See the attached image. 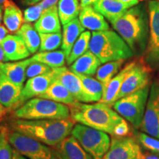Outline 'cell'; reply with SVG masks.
<instances>
[{
    "label": "cell",
    "instance_id": "ba28073f",
    "mask_svg": "<svg viewBox=\"0 0 159 159\" xmlns=\"http://www.w3.org/2000/svg\"><path fill=\"white\" fill-rule=\"evenodd\" d=\"M13 148L28 159H59L52 148L17 131L10 133Z\"/></svg>",
    "mask_w": 159,
    "mask_h": 159
},
{
    "label": "cell",
    "instance_id": "ee69618b",
    "mask_svg": "<svg viewBox=\"0 0 159 159\" xmlns=\"http://www.w3.org/2000/svg\"><path fill=\"white\" fill-rule=\"evenodd\" d=\"M0 62H6L5 52H4L1 43H0Z\"/></svg>",
    "mask_w": 159,
    "mask_h": 159
},
{
    "label": "cell",
    "instance_id": "6da1fadb",
    "mask_svg": "<svg viewBox=\"0 0 159 159\" xmlns=\"http://www.w3.org/2000/svg\"><path fill=\"white\" fill-rule=\"evenodd\" d=\"M109 21L115 31L128 43L135 56H143L150 33L148 5L138 4Z\"/></svg>",
    "mask_w": 159,
    "mask_h": 159
},
{
    "label": "cell",
    "instance_id": "f546056e",
    "mask_svg": "<svg viewBox=\"0 0 159 159\" xmlns=\"http://www.w3.org/2000/svg\"><path fill=\"white\" fill-rule=\"evenodd\" d=\"M34 61L44 63L52 68L64 66L66 55L63 50L39 52L31 57Z\"/></svg>",
    "mask_w": 159,
    "mask_h": 159
},
{
    "label": "cell",
    "instance_id": "cb8c5ba5",
    "mask_svg": "<svg viewBox=\"0 0 159 159\" xmlns=\"http://www.w3.org/2000/svg\"><path fill=\"white\" fill-rule=\"evenodd\" d=\"M39 97L51 99L55 102L67 105L68 106H71L78 102L71 94L70 91L57 80L52 83L45 92Z\"/></svg>",
    "mask_w": 159,
    "mask_h": 159
},
{
    "label": "cell",
    "instance_id": "7bdbcfd3",
    "mask_svg": "<svg viewBox=\"0 0 159 159\" xmlns=\"http://www.w3.org/2000/svg\"><path fill=\"white\" fill-rule=\"evenodd\" d=\"M12 159H28V158H26L25 156H24L23 155H21L20 152H19L17 150H16L14 149V150H13V158Z\"/></svg>",
    "mask_w": 159,
    "mask_h": 159
},
{
    "label": "cell",
    "instance_id": "d590c367",
    "mask_svg": "<svg viewBox=\"0 0 159 159\" xmlns=\"http://www.w3.org/2000/svg\"><path fill=\"white\" fill-rule=\"evenodd\" d=\"M33 61V60H32ZM52 68L44 63L33 61L30 63L26 70V77L27 79L39 76V75L46 74L50 71Z\"/></svg>",
    "mask_w": 159,
    "mask_h": 159
},
{
    "label": "cell",
    "instance_id": "4fadbf2b",
    "mask_svg": "<svg viewBox=\"0 0 159 159\" xmlns=\"http://www.w3.org/2000/svg\"><path fill=\"white\" fill-rule=\"evenodd\" d=\"M60 71H61V67L52 68L50 71L46 74L27 80L22 88L21 98L16 108H19L26 101L41 96L49 88V85L56 80Z\"/></svg>",
    "mask_w": 159,
    "mask_h": 159
},
{
    "label": "cell",
    "instance_id": "5bb4252c",
    "mask_svg": "<svg viewBox=\"0 0 159 159\" xmlns=\"http://www.w3.org/2000/svg\"><path fill=\"white\" fill-rule=\"evenodd\" d=\"M52 148L59 159H94L72 135Z\"/></svg>",
    "mask_w": 159,
    "mask_h": 159
},
{
    "label": "cell",
    "instance_id": "836d02e7",
    "mask_svg": "<svg viewBox=\"0 0 159 159\" xmlns=\"http://www.w3.org/2000/svg\"><path fill=\"white\" fill-rule=\"evenodd\" d=\"M11 131L5 125H1L0 128V159L13 158L14 148L10 142L9 136Z\"/></svg>",
    "mask_w": 159,
    "mask_h": 159
},
{
    "label": "cell",
    "instance_id": "bcb514c9",
    "mask_svg": "<svg viewBox=\"0 0 159 159\" xmlns=\"http://www.w3.org/2000/svg\"><path fill=\"white\" fill-rule=\"evenodd\" d=\"M24 4L27 5H34V4L39 3L42 0H22Z\"/></svg>",
    "mask_w": 159,
    "mask_h": 159
},
{
    "label": "cell",
    "instance_id": "e575fe53",
    "mask_svg": "<svg viewBox=\"0 0 159 159\" xmlns=\"http://www.w3.org/2000/svg\"><path fill=\"white\" fill-rule=\"evenodd\" d=\"M134 136L145 150L159 154V139L139 131H134Z\"/></svg>",
    "mask_w": 159,
    "mask_h": 159
},
{
    "label": "cell",
    "instance_id": "e0dca14e",
    "mask_svg": "<svg viewBox=\"0 0 159 159\" xmlns=\"http://www.w3.org/2000/svg\"><path fill=\"white\" fill-rule=\"evenodd\" d=\"M32 58L13 62H0V75L4 76L11 82L20 86H24L26 79V70Z\"/></svg>",
    "mask_w": 159,
    "mask_h": 159
},
{
    "label": "cell",
    "instance_id": "5b68a950",
    "mask_svg": "<svg viewBox=\"0 0 159 159\" xmlns=\"http://www.w3.org/2000/svg\"><path fill=\"white\" fill-rule=\"evenodd\" d=\"M13 116L20 119H66L71 118L67 105L51 99L34 97L13 111Z\"/></svg>",
    "mask_w": 159,
    "mask_h": 159
},
{
    "label": "cell",
    "instance_id": "681fc988",
    "mask_svg": "<svg viewBox=\"0 0 159 159\" xmlns=\"http://www.w3.org/2000/svg\"><path fill=\"white\" fill-rule=\"evenodd\" d=\"M7 0H0V6H3Z\"/></svg>",
    "mask_w": 159,
    "mask_h": 159
},
{
    "label": "cell",
    "instance_id": "f1b7e54d",
    "mask_svg": "<svg viewBox=\"0 0 159 159\" xmlns=\"http://www.w3.org/2000/svg\"><path fill=\"white\" fill-rule=\"evenodd\" d=\"M77 75L82 82L83 89L90 98L91 102H99L104 92V84L89 75L81 74H77Z\"/></svg>",
    "mask_w": 159,
    "mask_h": 159
},
{
    "label": "cell",
    "instance_id": "816d5d0a",
    "mask_svg": "<svg viewBox=\"0 0 159 159\" xmlns=\"http://www.w3.org/2000/svg\"><path fill=\"white\" fill-rule=\"evenodd\" d=\"M0 128H1V125H0Z\"/></svg>",
    "mask_w": 159,
    "mask_h": 159
},
{
    "label": "cell",
    "instance_id": "83f0119b",
    "mask_svg": "<svg viewBox=\"0 0 159 159\" xmlns=\"http://www.w3.org/2000/svg\"><path fill=\"white\" fill-rule=\"evenodd\" d=\"M81 8L79 0H59L57 10L61 24L66 25L77 19Z\"/></svg>",
    "mask_w": 159,
    "mask_h": 159
},
{
    "label": "cell",
    "instance_id": "f6af8a7d",
    "mask_svg": "<svg viewBox=\"0 0 159 159\" xmlns=\"http://www.w3.org/2000/svg\"><path fill=\"white\" fill-rule=\"evenodd\" d=\"M118 1L125 4H130V5H132L133 6H135L138 5L139 0H118Z\"/></svg>",
    "mask_w": 159,
    "mask_h": 159
},
{
    "label": "cell",
    "instance_id": "d6986e66",
    "mask_svg": "<svg viewBox=\"0 0 159 159\" xmlns=\"http://www.w3.org/2000/svg\"><path fill=\"white\" fill-rule=\"evenodd\" d=\"M34 27L39 33H61V22L57 5H54L45 9L35 21Z\"/></svg>",
    "mask_w": 159,
    "mask_h": 159
},
{
    "label": "cell",
    "instance_id": "1f68e13d",
    "mask_svg": "<svg viewBox=\"0 0 159 159\" xmlns=\"http://www.w3.org/2000/svg\"><path fill=\"white\" fill-rule=\"evenodd\" d=\"M91 38L90 31H84L80 35L73 45L69 56L66 57L67 65L70 66L76 60L86 52L89 49V43Z\"/></svg>",
    "mask_w": 159,
    "mask_h": 159
},
{
    "label": "cell",
    "instance_id": "d6a6232c",
    "mask_svg": "<svg viewBox=\"0 0 159 159\" xmlns=\"http://www.w3.org/2000/svg\"><path fill=\"white\" fill-rule=\"evenodd\" d=\"M41 38L39 52H47L57 50L62 44L61 33H39Z\"/></svg>",
    "mask_w": 159,
    "mask_h": 159
},
{
    "label": "cell",
    "instance_id": "d4e9b609",
    "mask_svg": "<svg viewBox=\"0 0 159 159\" xmlns=\"http://www.w3.org/2000/svg\"><path fill=\"white\" fill-rule=\"evenodd\" d=\"M84 31L85 28L81 25L79 19H75L69 23L63 25L61 48L65 52L66 57L69 56L75 41Z\"/></svg>",
    "mask_w": 159,
    "mask_h": 159
},
{
    "label": "cell",
    "instance_id": "9a60e30c",
    "mask_svg": "<svg viewBox=\"0 0 159 159\" xmlns=\"http://www.w3.org/2000/svg\"><path fill=\"white\" fill-rule=\"evenodd\" d=\"M57 80L60 81L74 96L78 102L83 103L91 102L88 94L83 89L82 82L77 74L66 67H61V71Z\"/></svg>",
    "mask_w": 159,
    "mask_h": 159
},
{
    "label": "cell",
    "instance_id": "8992f818",
    "mask_svg": "<svg viewBox=\"0 0 159 159\" xmlns=\"http://www.w3.org/2000/svg\"><path fill=\"white\" fill-rule=\"evenodd\" d=\"M150 85L149 84L128 96L119 99L112 105L113 108L136 129L140 128L142 125Z\"/></svg>",
    "mask_w": 159,
    "mask_h": 159
},
{
    "label": "cell",
    "instance_id": "44dd1931",
    "mask_svg": "<svg viewBox=\"0 0 159 159\" xmlns=\"http://www.w3.org/2000/svg\"><path fill=\"white\" fill-rule=\"evenodd\" d=\"M78 18L83 27L89 30L96 32L108 30L110 29L105 17L91 5L82 7Z\"/></svg>",
    "mask_w": 159,
    "mask_h": 159
},
{
    "label": "cell",
    "instance_id": "484cf974",
    "mask_svg": "<svg viewBox=\"0 0 159 159\" xmlns=\"http://www.w3.org/2000/svg\"><path fill=\"white\" fill-rule=\"evenodd\" d=\"M3 7L4 25L9 32L17 33L25 21L22 12L11 0H7Z\"/></svg>",
    "mask_w": 159,
    "mask_h": 159
},
{
    "label": "cell",
    "instance_id": "8fae6325",
    "mask_svg": "<svg viewBox=\"0 0 159 159\" xmlns=\"http://www.w3.org/2000/svg\"><path fill=\"white\" fill-rule=\"evenodd\" d=\"M152 71V69L144 62L143 59L135 61L134 66L122 83L116 101L150 84Z\"/></svg>",
    "mask_w": 159,
    "mask_h": 159
},
{
    "label": "cell",
    "instance_id": "7c38bea8",
    "mask_svg": "<svg viewBox=\"0 0 159 159\" xmlns=\"http://www.w3.org/2000/svg\"><path fill=\"white\" fill-rule=\"evenodd\" d=\"M142 153L140 144L134 136H112L110 148L102 159H139Z\"/></svg>",
    "mask_w": 159,
    "mask_h": 159
},
{
    "label": "cell",
    "instance_id": "7402d4cb",
    "mask_svg": "<svg viewBox=\"0 0 159 159\" xmlns=\"http://www.w3.org/2000/svg\"><path fill=\"white\" fill-rule=\"evenodd\" d=\"M101 64L102 63L98 57L89 49L82 56L71 63L69 69L77 74L92 76L96 74Z\"/></svg>",
    "mask_w": 159,
    "mask_h": 159
},
{
    "label": "cell",
    "instance_id": "7a4b0ae2",
    "mask_svg": "<svg viewBox=\"0 0 159 159\" xmlns=\"http://www.w3.org/2000/svg\"><path fill=\"white\" fill-rule=\"evenodd\" d=\"M75 122L66 119H20L11 123L14 131L54 148L71 134Z\"/></svg>",
    "mask_w": 159,
    "mask_h": 159
},
{
    "label": "cell",
    "instance_id": "b9f144b4",
    "mask_svg": "<svg viewBox=\"0 0 159 159\" xmlns=\"http://www.w3.org/2000/svg\"><path fill=\"white\" fill-rule=\"evenodd\" d=\"M80 2L81 7H84L86 6L94 5L97 2V0H80Z\"/></svg>",
    "mask_w": 159,
    "mask_h": 159
},
{
    "label": "cell",
    "instance_id": "3957f363",
    "mask_svg": "<svg viewBox=\"0 0 159 159\" xmlns=\"http://www.w3.org/2000/svg\"><path fill=\"white\" fill-rule=\"evenodd\" d=\"M75 122L103 131L112 136L116 125L124 119L110 105L103 102L87 104L77 102L69 106Z\"/></svg>",
    "mask_w": 159,
    "mask_h": 159
},
{
    "label": "cell",
    "instance_id": "f907efd6",
    "mask_svg": "<svg viewBox=\"0 0 159 159\" xmlns=\"http://www.w3.org/2000/svg\"><path fill=\"white\" fill-rule=\"evenodd\" d=\"M139 1H143V0H139ZM158 1H159V0H158Z\"/></svg>",
    "mask_w": 159,
    "mask_h": 159
},
{
    "label": "cell",
    "instance_id": "30bf717a",
    "mask_svg": "<svg viewBox=\"0 0 159 159\" xmlns=\"http://www.w3.org/2000/svg\"><path fill=\"white\" fill-rule=\"evenodd\" d=\"M139 129L159 139V80H155L150 85L148 103Z\"/></svg>",
    "mask_w": 159,
    "mask_h": 159
},
{
    "label": "cell",
    "instance_id": "f35d334b",
    "mask_svg": "<svg viewBox=\"0 0 159 159\" xmlns=\"http://www.w3.org/2000/svg\"><path fill=\"white\" fill-rule=\"evenodd\" d=\"M139 159H159V154L154 153L150 151H147L144 152H142Z\"/></svg>",
    "mask_w": 159,
    "mask_h": 159
},
{
    "label": "cell",
    "instance_id": "ab89813d",
    "mask_svg": "<svg viewBox=\"0 0 159 159\" xmlns=\"http://www.w3.org/2000/svg\"><path fill=\"white\" fill-rule=\"evenodd\" d=\"M58 1L59 0H42L39 3L42 7V8L45 10L49 7H52V5H56V3L58 2Z\"/></svg>",
    "mask_w": 159,
    "mask_h": 159
},
{
    "label": "cell",
    "instance_id": "277c9868",
    "mask_svg": "<svg viewBox=\"0 0 159 159\" xmlns=\"http://www.w3.org/2000/svg\"><path fill=\"white\" fill-rule=\"evenodd\" d=\"M89 50L102 63L119 60H127L134 56L124 39L116 32L110 30L93 32L89 43Z\"/></svg>",
    "mask_w": 159,
    "mask_h": 159
},
{
    "label": "cell",
    "instance_id": "60d3db41",
    "mask_svg": "<svg viewBox=\"0 0 159 159\" xmlns=\"http://www.w3.org/2000/svg\"><path fill=\"white\" fill-rule=\"evenodd\" d=\"M8 30L6 28L5 26L0 25V43L2 42L3 40L8 35Z\"/></svg>",
    "mask_w": 159,
    "mask_h": 159
},
{
    "label": "cell",
    "instance_id": "9c48e42d",
    "mask_svg": "<svg viewBox=\"0 0 159 159\" xmlns=\"http://www.w3.org/2000/svg\"><path fill=\"white\" fill-rule=\"evenodd\" d=\"M150 33L148 46L142 59L152 71L159 70V1L148 3Z\"/></svg>",
    "mask_w": 159,
    "mask_h": 159
},
{
    "label": "cell",
    "instance_id": "603a6c76",
    "mask_svg": "<svg viewBox=\"0 0 159 159\" xmlns=\"http://www.w3.org/2000/svg\"><path fill=\"white\" fill-rule=\"evenodd\" d=\"M94 8L108 21L119 17L127 10L134 7L130 4H125L118 0H97L93 5Z\"/></svg>",
    "mask_w": 159,
    "mask_h": 159
},
{
    "label": "cell",
    "instance_id": "ffe728a7",
    "mask_svg": "<svg viewBox=\"0 0 159 159\" xmlns=\"http://www.w3.org/2000/svg\"><path fill=\"white\" fill-rule=\"evenodd\" d=\"M135 61H132V62L128 63L124 68L119 71V73L116 76H114L109 81L108 84L105 86L104 92H103L102 97L99 102L105 103V104L112 107L114 103L116 102V96L119 90H120L121 87H122L125 79L126 78L127 75H128L131 69L134 66Z\"/></svg>",
    "mask_w": 159,
    "mask_h": 159
},
{
    "label": "cell",
    "instance_id": "4316f807",
    "mask_svg": "<svg viewBox=\"0 0 159 159\" xmlns=\"http://www.w3.org/2000/svg\"><path fill=\"white\" fill-rule=\"evenodd\" d=\"M16 35L21 38L27 46L31 54H34L39 50L41 38L39 33L30 23H25L17 31Z\"/></svg>",
    "mask_w": 159,
    "mask_h": 159
},
{
    "label": "cell",
    "instance_id": "c3c4849f",
    "mask_svg": "<svg viewBox=\"0 0 159 159\" xmlns=\"http://www.w3.org/2000/svg\"><path fill=\"white\" fill-rule=\"evenodd\" d=\"M4 9V7L3 6H0V24H1L2 21V11Z\"/></svg>",
    "mask_w": 159,
    "mask_h": 159
},
{
    "label": "cell",
    "instance_id": "74e56055",
    "mask_svg": "<svg viewBox=\"0 0 159 159\" xmlns=\"http://www.w3.org/2000/svg\"><path fill=\"white\" fill-rule=\"evenodd\" d=\"M134 131L132 130L130 125L128 123V121L124 119L120 123L116 125L114 129V134L112 136L114 137H127L134 136Z\"/></svg>",
    "mask_w": 159,
    "mask_h": 159
},
{
    "label": "cell",
    "instance_id": "7dc6e473",
    "mask_svg": "<svg viewBox=\"0 0 159 159\" xmlns=\"http://www.w3.org/2000/svg\"><path fill=\"white\" fill-rule=\"evenodd\" d=\"M6 112H7L6 109L4 108L2 105H1V103H0V120H2V119L4 116H5Z\"/></svg>",
    "mask_w": 159,
    "mask_h": 159
},
{
    "label": "cell",
    "instance_id": "4dcf8cb0",
    "mask_svg": "<svg viewBox=\"0 0 159 159\" xmlns=\"http://www.w3.org/2000/svg\"><path fill=\"white\" fill-rule=\"evenodd\" d=\"M125 60H119L103 63V65L100 66L97 69L95 78L100 81L105 86L113 77L118 74Z\"/></svg>",
    "mask_w": 159,
    "mask_h": 159
},
{
    "label": "cell",
    "instance_id": "8d00e7d4",
    "mask_svg": "<svg viewBox=\"0 0 159 159\" xmlns=\"http://www.w3.org/2000/svg\"><path fill=\"white\" fill-rule=\"evenodd\" d=\"M43 11L44 10L42 8L39 3L28 7L24 12V21L25 23L35 22L39 19Z\"/></svg>",
    "mask_w": 159,
    "mask_h": 159
},
{
    "label": "cell",
    "instance_id": "2e32d148",
    "mask_svg": "<svg viewBox=\"0 0 159 159\" xmlns=\"http://www.w3.org/2000/svg\"><path fill=\"white\" fill-rule=\"evenodd\" d=\"M23 86L18 85L0 75V103L6 111L16 109Z\"/></svg>",
    "mask_w": 159,
    "mask_h": 159
},
{
    "label": "cell",
    "instance_id": "52a82bcc",
    "mask_svg": "<svg viewBox=\"0 0 159 159\" xmlns=\"http://www.w3.org/2000/svg\"><path fill=\"white\" fill-rule=\"evenodd\" d=\"M71 135L94 159H102L110 148L111 140L107 133L80 123L75 125Z\"/></svg>",
    "mask_w": 159,
    "mask_h": 159
},
{
    "label": "cell",
    "instance_id": "ac0fdd59",
    "mask_svg": "<svg viewBox=\"0 0 159 159\" xmlns=\"http://www.w3.org/2000/svg\"><path fill=\"white\" fill-rule=\"evenodd\" d=\"M1 43L5 52L6 62L27 59L31 54L18 35H7Z\"/></svg>",
    "mask_w": 159,
    "mask_h": 159
}]
</instances>
